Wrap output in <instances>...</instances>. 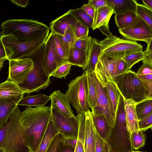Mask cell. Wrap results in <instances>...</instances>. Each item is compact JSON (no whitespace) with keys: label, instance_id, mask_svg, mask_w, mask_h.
I'll use <instances>...</instances> for the list:
<instances>
[{"label":"cell","instance_id":"cell-1","mask_svg":"<svg viewBox=\"0 0 152 152\" xmlns=\"http://www.w3.org/2000/svg\"><path fill=\"white\" fill-rule=\"evenodd\" d=\"M52 113L50 106L27 107L25 110L20 111V119L25 130L27 144L31 152H36Z\"/></svg>","mask_w":152,"mask_h":152},{"label":"cell","instance_id":"cell-2","mask_svg":"<svg viewBox=\"0 0 152 152\" xmlns=\"http://www.w3.org/2000/svg\"><path fill=\"white\" fill-rule=\"evenodd\" d=\"M17 107L6 124L0 128V152H31Z\"/></svg>","mask_w":152,"mask_h":152},{"label":"cell","instance_id":"cell-3","mask_svg":"<svg viewBox=\"0 0 152 152\" xmlns=\"http://www.w3.org/2000/svg\"><path fill=\"white\" fill-rule=\"evenodd\" d=\"M1 35H11L19 41H36L49 33L50 27L37 21L31 19H9L2 22Z\"/></svg>","mask_w":152,"mask_h":152},{"label":"cell","instance_id":"cell-4","mask_svg":"<svg viewBox=\"0 0 152 152\" xmlns=\"http://www.w3.org/2000/svg\"><path fill=\"white\" fill-rule=\"evenodd\" d=\"M49 33L34 41L24 42L11 35H1L0 40L4 47L7 60L28 58L37 52L44 45Z\"/></svg>","mask_w":152,"mask_h":152},{"label":"cell","instance_id":"cell-5","mask_svg":"<svg viewBox=\"0 0 152 152\" xmlns=\"http://www.w3.org/2000/svg\"><path fill=\"white\" fill-rule=\"evenodd\" d=\"M114 82L124 99L136 103L147 99L144 84L134 72L130 70L118 76Z\"/></svg>","mask_w":152,"mask_h":152},{"label":"cell","instance_id":"cell-6","mask_svg":"<svg viewBox=\"0 0 152 152\" xmlns=\"http://www.w3.org/2000/svg\"><path fill=\"white\" fill-rule=\"evenodd\" d=\"M68 86L65 94L69 103L77 114H85L90 111L88 99V82L85 72L71 81Z\"/></svg>","mask_w":152,"mask_h":152},{"label":"cell","instance_id":"cell-7","mask_svg":"<svg viewBox=\"0 0 152 152\" xmlns=\"http://www.w3.org/2000/svg\"><path fill=\"white\" fill-rule=\"evenodd\" d=\"M99 42L101 54L108 58L122 59L127 54L143 50V46L137 42L122 39L112 34Z\"/></svg>","mask_w":152,"mask_h":152},{"label":"cell","instance_id":"cell-8","mask_svg":"<svg viewBox=\"0 0 152 152\" xmlns=\"http://www.w3.org/2000/svg\"><path fill=\"white\" fill-rule=\"evenodd\" d=\"M118 31L124 38L134 42L143 41L148 44L152 38V29L137 15L130 25Z\"/></svg>","mask_w":152,"mask_h":152},{"label":"cell","instance_id":"cell-9","mask_svg":"<svg viewBox=\"0 0 152 152\" xmlns=\"http://www.w3.org/2000/svg\"><path fill=\"white\" fill-rule=\"evenodd\" d=\"M94 80L97 93V102L94 108L91 110L103 116L112 129L114 126L116 115L111 106L105 87H103L96 78L95 72Z\"/></svg>","mask_w":152,"mask_h":152},{"label":"cell","instance_id":"cell-10","mask_svg":"<svg viewBox=\"0 0 152 152\" xmlns=\"http://www.w3.org/2000/svg\"><path fill=\"white\" fill-rule=\"evenodd\" d=\"M40 57L38 61H35L33 59L34 62L33 69L25 80L19 85L21 87L28 90V94L45 89L51 83L50 77L45 75L40 66Z\"/></svg>","mask_w":152,"mask_h":152},{"label":"cell","instance_id":"cell-11","mask_svg":"<svg viewBox=\"0 0 152 152\" xmlns=\"http://www.w3.org/2000/svg\"><path fill=\"white\" fill-rule=\"evenodd\" d=\"M65 63L56 53L50 34L41 53L40 64L42 69L45 75L50 77L60 66Z\"/></svg>","mask_w":152,"mask_h":152},{"label":"cell","instance_id":"cell-12","mask_svg":"<svg viewBox=\"0 0 152 152\" xmlns=\"http://www.w3.org/2000/svg\"><path fill=\"white\" fill-rule=\"evenodd\" d=\"M119 59L108 58L102 54L99 56L94 72L96 78L103 87H105L109 80L114 82L118 76L117 63Z\"/></svg>","mask_w":152,"mask_h":152},{"label":"cell","instance_id":"cell-13","mask_svg":"<svg viewBox=\"0 0 152 152\" xmlns=\"http://www.w3.org/2000/svg\"><path fill=\"white\" fill-rule=\"evenodd\" d=\"M8 76L7 79L18 85L23 83L33 69L34 62L31 58L9 60Z\"/></svg>","mask_w":152,"mask_h":152},{"label":"cell","instance_id":"cell-14","mask_svg":"<svg viewBox=\"0 0 152 152\" xmlns=\"http://www.w3.org/2000/svg\"><path fill=\"white\" fill-rule=\"evenodd\" d=\"M51 118L58 134L64 138H77L79 124L76 116L67 117L52 109Z\"/></svg>","mask_w":152,"mask_h":152},{"label":"cell","instance_id":"cell-15","mask_svg":"<svg viewBox=\"0 0 152 152\" xmlns=\"http://www.w3.org/2000/svg\"><path fill=\"white\" fill-rule=\"evenodd\" d=\"M50 96L51 100L50 106L53 110L67 117L75 116L65 94L58 90L54 91Z\"/></svg>","mask_w":152,"mask_h":152},{"label":"cell","instance_id":"cell-16","mask_svg":"<svg viewBox=\"0 0 152 152\" xmlns=\"http://www.w3.org/2000/svg\"><path fill=\"white\" fill-rule=\"evenodd\" d=\"M77 20L71 12V9L52 21L50 23L51 32L63 35L70 26H74Z\"/></svg>","mask_w":152,"mask_h":152},{"label":"cell","instance_id":"cell-17","mask_svg":"<svg viewBox=\"0 0 152 152\" xmlns=\"http://www.w3.org/2000/svg\"><path fill=\"white\" fill-rule=\"evenodd\" d=\"M28 93V90L7 79L0 84V101L17 98Z\"/></svg>","mask_w":152,"mask_h":152},{"label":"cell","instance_id":"cell-18","mask_svg":"<svg viewBox=\"0 0 152 152\" xmlns=\"http://www.w3.org/2000/svg\"><path fill=\"white\" fill-rule=\"evenodd\" d=\"M23 96L0 101V128L6 124Z\"/></svg>","mask_w":152,"mask_h":152},{"label":"cell","instance_id":"cell-19","mask_svg":"<svg viewBox=\"0 0 152 152\" xmlns=\"http://www.w3.org/2000/svg\"><path fill=\"white\" fill-rule=\"evenodd\" d=\"M124 100L128 131L131 134L134 132L138 133L140 129L139 126V121L135 110V106L136 103L131 100L124 99Z\"/></svg>","mask_w":152,"mask_h":152},{"label":"cell","instance_id":"cell-20","mask_svg":"<svg viewBox=\"0 0 152 152\" xmlns=\"http://www.w3.org/2000/svg\"><path fill=\"white\" fill-rule=\"evenodd\" d=\"M85 134L84 143L85 152H95L94 124L91 112L85 113Z\"/></svg>","mask_w":152,"mask_h":152},{"label":"cell","instance_id":"cell-21","mask_svg":"<svg viewBox=\"0 0 152 152\" xmlns=\"http://www.w3.org/2000/svg\"><path fill=\"white\" fill-rule=\"evenodd\" d=\"M102 46L95 38L91 37L89 45L87 62L83 70L85 72H94L96 64L101 53Z\"/></svg>","mask_w":152,"mask_h":152},{"label":"cell","instance_id":"cell-22","mask_svg":"<svg viewBox=\"0 0 152 152\" xmlns=\"http://www.w3.org/2000/svg\"><path fill=\"white\" fill-rule=\"evenodd\" d=\"M114 13L113 9L108 6L102 7L95 11L91 28L93 30L101 27L109 28V22Z\"/></svg>","mask_w":152,"mask_h":152},{"label":"cell","instance_id":"cell-23","mask_svg":"<svg viewBox=\"0 0 152 152\" xmlns=\"http://www.w3.org/2000/svg\"><path fill=\"white\" fill-rule=\"evenodd\" d=\"M91 112L93 123L97 132L102 138L108 142L112 129L104 117L92 111Z\"/></svg>","mask_w":152,"mask_h":152},{"label":"cell","instance_id":"cell-24","mask_svg":"<svg viewBox=\"0 0 152 152\" xmlns=\"http://www.w3.org/2000/svg\"><path fill=\"white\" fill-rule=\"evenodd\" d=\"M88 51L89 50L87 51L79 50L71 45L66 61L72 65L81 67L83 70L87 62Z\"/></svg>","mask_w":152,"mask_h":152},{"label":"cell","instance_id":"cell-25","mask_svg":"<svg viewBox=\"0 0 152 152\" xmlns=\"http://www.w3.org/2000/svg\"><path fill=\"white\" fill-rule=\"evenodd\" d=\"M115 14L132 11L136 12L138 3L135 0H106Z\"/></svg>","mask_w":152,"mask_h":152},{"label":"cell","instance_id":"cell-26","mask_svg":"<svg viewBox=\"0 0 152 152\" xmlns=\"http://www.w3.org/2000/svg\"><path fill=\"white\" fill-rule=\"evenodd\" d=\"M57 134V131L51 116L36 152H46L51 142Z\"/></svg>","mask_w":152,"mask_h":152},{"label":"cell","instance_id":"cell-27","mask_svg":"<svg viewBox=\"0 0 152 152\" xmlns=\"http://www.w3.org/2000/svg\"><path fill=\"white\" fill-rule=\"evenodd\" d=\"M54 50L59 58L64 63L67 62L70 47L63 41L61 35L56 34L50 33Z\"/></svg>","mask_w":152,"mask_h":152},{"label":"cell","instance_id":"cell-28","mask_svg":"<svg viewBox=\"0 0 152 152\" xmlns=\"http://www.w3.org/2000/svg\"><path fill=\"white\" fill-rule=\"evenodd\" d=\"M50 99V96L42 94H38L34 95H30L27 94L20 100L18 105L30 107L43 106Z\"/></svg>","mask_w":152,"mask_h":152},{"label":"cell","instance_id":"cell-29","mask_svg":"<svg viewBox=\"0 0 152 152\" xmlns=\"http://www.w3.org/2000/svg\"><path fill=\"white\" fill-rule=\"evenodd\" d=\"M105 88L111 106L116 115L121 93L114 82L108 81Z\"/></svg>","mask_w":152,"mask_h":152},{"label":"cell","instance_id":"cell-30","mask_svg":"<svg viewBox=\"0 0 152 152\" xmlns=\"http://www.w3.org/2000/svg\"><path fill=\"white\" fill-rule=\"evenodd\" d=\"M87 78L88 86V101L90 108L93 110L97 102L96 90L94 80V72H84Z\"/></svg>","mask_w":152,"mask_h":152},{"label":"cell","instance_id":"cell-31","mask_svg":"<svg viewBox=\"0 0 152 152\" xmlns=\"http://www.w3.org/2000/svg\"><path fill=\"white\" fill-rule=\"evenodd\" d=\"M137 15L136 12L132 11L118 13L115 14V21L119 29H123L130 25Z\"/></svg>","mask_w":152,"mask_h":152},{"label":"cell","instance_id":"cell-32","mask_svg":"<svg viewBox=\"0 0 152 152\" xmlns=\"http://www.w3.org/2000/svg\"><path fill=\"white\" fill-rule=\"evenodd\" d=\"M135 108L139 121L142 120L152 112V99H147L136 103Z\"/></svg>","mask_w":152,"mask_h":152},{"label":"cell","instance_id":"cell-33","mask_svg":"<svg viewBox=\"0 0 152 152\" xmlns=\"http://www.w3.org/2000/svg\"><path fill=\"white\" fill-rule=\"evenodd\" d=\"M145 54L142 50L137 51L126 55L122 59L126 62L127 71L134 64L143 59Z\"/></svg>","mask_w":152,"mask_h":152},{"label":"cell","instance_id":"cell-34","mask_svg":"<svg viewBox=\"0 0 152 152\" xmlns=\"http://www.w3.org/2000/svg\"><path fill=\"white\" fill-rule=\"evenodd\" d=\"M136 13L152 29V10L143 4L138 3Z\"/></svg>","mask_w":152,"mask_h":152},{"label":"cell","instance_id":"cell-35","mask_svg":"<svg viewBox=\"0 0 152 152\" xmlns=\"http://www.w3.org/2000/svg\"><path fill=\"white\" fill-rule=\"evenodd\" d=\"M71 12L77 20L86 25L89 28H91L93 19L80 8L71 9Z\"/></svg>","mask_w":152,"mask_h":152},{"label":"cell","instance_id":"cell-36","mask_svg":"<svg viewBox=\"0 0 152 152\" xmlns=\"http://www.w3.org/2000/svg\"><path fill=\"white\" fill-rule=\"evenodd\" d=\"M131 139L133 149L137 150L145 144V136L143 131L139 130L138 133L133 132L131 134Z\"/></svg>","mask_w":152,"mask_h":152},{"label":"cell","instance_id":"cell-37","mask_svg":"<svg viewBox=\"0 0 152 152\" xmlns=\"http://www.w3.org/2000/svg\"><path fill=\"white\" fill-rule=\"evenodd\" d=\"M89 28L82 22L77 20L73 26V29L76 39L88 37Z\"/></svg>","mask_w":152,"mask_h":152},{"label":"cell","instance_id":"cell-38","mask_svg":"<svg viewBox=\"0 0 152 152\" xmlns=\"http://www.w3.org/2000/svg\"><path fill=\"white\" fill-rule=\"evenodd\" d=\"M72 65L68 62L64 64L56 70L53 75V77L60 79L65 78L69 74L71 67Z\"/></svg>","mask_w":152,"mask_h":152},{"label":"cell","instance_id":"cell-39","mask_svg":"<svg viewBox=\"0 0 152 152\" xmlns=\"http://www.w3.org/2000/svg\"><path fill=\"white\" fill-rule=\"evenodd\" d=\"M91 37L76 39L72 45L75 48L82 50L87 51L89 50Z\"/></svg>","mask_w":152,"mask_h":152},{"label":"cell","instance_id":"cell-40","mask_svg":"<svg viewBox=\"0 0 152 152\" xmlns=\"http://www.w3.org/2000/svg\"><path fill=\"white\" fill-rule=\"evenodd\" d=\"M94 132L95 152H105L106 141L100 136L94 125Z\"/></svg>","mask_w":152,"mask_h":152},{"label":"cell","instance_id":"cell-41","mask_svg":"<svg viewBox=\"0 0 152 152\" xmlns=\"http://www.w3.org/2000/svg\"><path fill=\"white\" fill-rule=\"evenodd\" d=\"M73 26H70L65 31L64 35H61L63 41L69 46L72 44L76 39L73 29Z\"/></svg>","mask_w":152,"mask_h":152},{"label":"cell","instance_id":"cell-42","mask_svg":"<svg viewBox=\"0 0 152 152\" xmlns=\"http://www.w3.org/2000/svg\"><path fill=\"white\" fill-rule=\"evenodd\" d=\"M140 130L145 131L152 127V112L142 120L139 121Z\"/></svg>","mask_w":152,"mask_h":152},{"label":"cell","instance_id":"cell-43","mask_svg":"<svg viewBox=\"0 0 152 152\" xmlns=\"http://www.w3.org/2000/svg\"><path fill=\"white\" fill-rule=\"evenodd\" d=\"M63 138V136L60 134H56L51 142L46 152H56L58 147Z\"/></svg>","mask_w":152,"mask_h":152},{"label":"cell","instance_id":"cell-44","mask_svg":"<svg viewBox=\"0 0 152 152\" xmlns=\"http://www.w3.org/2000/svg\"><path fill=\"white\" fill-rule=\"evenodd\" d=\"M142 61V64L138 69L137 75H144L152 74V66L143 60Z\"/></svg>","mask_w":152,"mask_h":152},{"label":"cell","instance_id":"cell-45","mask_svg":"<svg viewBox=\"0 0 152 152\" xmlns=\"http://www.w3.org/2000/svg\"><path fill=\"white\" fill-rule=\"evenodd\" d=\"M117 71L118 76L127 71L126 64L122 58L119 59L117 61Z\"/></svg>","mask_w":152,"mask_h":152},{"label":"cell","instance_id":"cell-46","mask_svg":"<svg viewBox=\"0 0 152 152\" xmlns=\"http://www.w3.org/2000/svg\"><path fill=\"white\" fill-rule=\"evenodd\" d=\"M88 3L92 5L95 10L108 6L106 0H90Z\"/></svg>","mask_w":152,"mask_h":152},{"label":"cell","instance_id":"cell-47","mask_svg":"<svg viewBox=\"0 0 152 152\" xmlns=\"http://www.w3.org/2000/svg\"><path fill=\"white\" fill-rule=\"evenodd\" d=\"M63 139L58 147L56 152H74L75 149L70 146L65 144Z\"/></svg>","mask_w":152,"mask_h":152},{"label":"cell","instance_id":"cell-48","mask_svg":"<svg viewBox=\"0 0 152 152\" xmlns=\"http://www.w3.org/2000/svg\"><path fill=\"white\" fill-rule=\"evenodd\" d=\"M80 8L84 11L92 19H94L95 10L93 7L88 3L84 4Z\"/></svg>","mask_w":152,"mask_h":152},{"label":"cell","instance_id":"cell-49","mask_svg":"<svg viewBox=\"0 0 152 152\" xmlns=\"http://www.w3.org/2000/svg\"><path fill=\"white\" fill-rule=\"evenodd\" d=\"M7 60V56L3 44L0 40V69L3 67L4 61Z\"/></svg>","mask_w":152,"mask_h":152},{"label":"cell","instance_id":"cell-50","mask_svg":"<svg viewBox=\"0 0 152 152\" xmlns=\"http://www.w3.org/2000/svg\"><path fill=\"white\" fill-rule=\"evenodd\" d=\"M63 141L65 144L75 149L77 141V138H64Z\"/></svg>","mask_w":152,"mask_h":152},{"label":"cell","instance_id":"cell-51","mask_svg":"<svg viewBox=\"0 0 152 152\" xmlns=\"http://www.w3.org/2000/svg\"><path fill=\"white\" fill-rule=\"evenodd\" d=\"M142 81L146 90L147 99H152V83Z\"/></svg>","mask_w":152,"mask_h":152},{"label":"cell","instance_id":"cell-52","mask_svg":"<svg viewBox=\"0 0 152 152\" xmlns=\"http://www.w3.org/2000/svg\"><path fill=\"white\" fill-rule=\"evenodd\" d=\"M10 1L13 4L22 7H26L28 4V0H10Z\"/></svg>","mask_w":152,"mask_h":152},{"label":"cell","instance_id":"cell-53","mask_svg":"<svg viewBox=\"0 0 152 152\" xmlns=\"http://www.w3.org/2000/svg\"><path fill=\"white\" fill-rule=\"evenodd\" d=\"M137 75L142 81L146 82L152 83V74Z\"/></svg>","mask_w":152,"mask_h":152},{"label":"cell","instance_id":"cell-54","mask_svg":"<svg viewBox=\"0 0 152 152\" xmlns=\"http://www.w3.org/2000/svg\"><path fill=\"white\" fill-rule=\"evenodd\" d=\"M147 45L146 49L144 51L145 55L152 52V38Z\"/></svg>","mask_w":152,"mask_h":152},{"label":"cell","instance_id":"cell-55","mask_svg":"<svg viewBox=\"0 0 152 152\" xmlns=\"http://www.w3.org/2000/svg\"><path fill=\"white\" fill-rule=\"evenodd\" d=\"M143 60L147 61L152 66V52L145 55Z\"/></svg>","mask_w":152,"mask_h":152},{"label":"cell","instance_id":"cell-56","mask_svg":"<svg viewBox=\"0 0 152 152\" xmlns=\"http://www.w3.org/2000/svg\"><path fill=\"white\" fill-rule=\"evenodd\" d=\"M144 5L152 10V0H142Z\"/></svg>","mask_w":152,"mask_h":152},{"label":"cell","instance_id":"cell-57","mask_svg":"<svg viewBox=\"0 0 152 152\" xmlns=\"http://www.w3.org/2000/svg\"><path fill=\"white\" fill-rule=\"evenodd\" d=\"M105 152H114L111 145L106 141L105 142Z\"/></svg>","mask_w":152,"mask_h":152},{"label":"cell","instance_id":"cell-58","mask_svg":"<svg viewBox=\"0 0 152 152\" xmlns=\"http://www.w3.org/2000/svg\"><path fill=\"white\" fill-rule=\"evenodd\" d=\"M132 152H141V151H133Z\"/></svg>","mask_w":152,"mask_h":152},{"label":"cell","instance_id":"cell-59","mask_svg":"<svg viewBox=\"0 0 152 152\" xmlns=\"http://www.w3.org/2000/svg\"><path fill=\"white\" fill-rule=\"evenodd\" d=\"M151 130H152V127L151 128Z\"/></svg>","mask_w":152,"mask_h":152}]
</instances>
